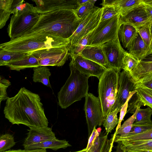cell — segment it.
Here are the masks:
<instances>
[{"label": "cell", "instance_id": "obj_1", "mask_svg": "<svg viewBox=\"0 0 152 152\" xmlns=\"http://www.w3.org/2000/svg\"><path fill=\"white\" fill-rule=\"evenodd\" d=\"M39 95L22 87L14 96L8 97L4 110L5 118L12 124H22L30 128L48 126Z\"/></svg>", "mask_w": 152, "mask_h": 152}, {"label": "cell", "instance_id": "obj_2", "mask_svg": "<svg viewBox=\"0 0 152 152\" xmlns=\"http://www.w3.org/2000/svg\"><path fill=\"white\" fill-rule=\"evenodd\" d=\"M81 21L73 10L50 11L40 14L37 23L26 34H48L68 39L73 34Z\"/></svg>", "mask_w": 152, "mask_h": 152}, {"label": "cell", "instance_id": "obj_3", "mask_svg": "<svg viewBox=\"0 0 152 152\" xmlns=\"http://www.w3.org/2000/svg\"><path fill=\"white\" fill-rule=\"evenodd\" d=\"M69 46V39L48 34L30 33L0 44V46L5 50L20 53H30L41 49Z\"/></svg>", "mask_w": 152, "mask_h": 152}, {"label": "cell", "instance_id": "obj_4", "mask_svg": "<svg viewBox=\"0 0 152 152\" xmlns=\"http://www.w3.org/2000/svg\"><path fill=\"white\" fill-rule=\"evenodd\" d=\"M69 66L70 75L58 94V104L63 109L81 100L88 90L89 77L80 73L71 61Z\"/></svg>", "mask_w": 152, "mask_h": 152}, {"label": "cell", "instance_id": "obj_5", "mask_svg": "<svg viewBox=\"0 0 152 152\" xmlns=\"http://www.w3.org/2000/svg\"><path fill=\"white\" fill-rule=\"evenodd\" d=\"M120 71L108 68L99 79L98 97L104 118L109 113L116 108V102Z\"/></svg>", "mask_w": 152, "mask_h": 152}, {"label": "cell", "instance_id": "obj_6", "mask_svg": "<svg viewBox=\"0 0 152 152\" xmlns=\"http://www.w3.org/2000/svg\"><path fill=\"white\" fill-rule=\"evenodd\" d=\"M40 15L33 4L25 3L22 10L11 17L7 28V32L10 39L27 33L37 23Z\"/></svg>", "mask_w": 152, "mask_h": 152}, {"label": "cell", "instance_id": "obj_7", "mask_svg": "<svg viewBox=\"0 0 152 152\" xmlns=\"http://www.w3.org/2000/svg\"><path fill=\"white\" fill-rule=\"evenodd\" d=\"M119 17L120 15L118 14L110 19L100 22L90 33L88 46H100L119 37Z\"/></svg>", "mask_w": 152, "mask_h": 152}, {"label": "cell", "instance_id": "obj_8", "mask_svg": "<svg viewBox=\"0 0 152 152\" xmlns=\"http://www.w3.org/2000/svg\"><path fill=\"white\" fill-rule=\"evenodd\" d=\"M69 46L38 50L30 53L37 58L40 66H63L70 56Z\"/></svg>", "mask_w": 152, "mask_h": 152}, {"label": "cell", "instance_id": "obj_9", "mask_svg": "<svg viewBox=\"0 0 152 152\" xmlns=\"http://www.w3.org/2000/svg\"><path fill=\"white\" fill-rule=\"evenodd\" d=\"M84 110L88 131V138L94 128L103 124L104 119L99 97L89 93L86 96Z\"/></svg>", "mask_w": 152, "mask_h": 152}, {"label": "cell", "instance_id": "obj_10", "mask_svg": "<svg viewBox=\"0 0 152 152\" xmlns=\"http://www.w3.org/2000/svg\"><path fill=\"white\" fill-rule=\"evenodd\" d=\"M102 8L96 7L87 16L81 19L79 26L69 38V47L76 44L80 39L93 31L100 22Z\"/></svg>", "mask_w": 152, "mask_h": 152}, {"label": "cell", "instance_id": "obj_11", "mask_svg": "<svg viewBox=\"0 0 152 152\" xmlns=\"http://www.w3.org/2000/svg\"><path fill=\"white\" fill-rule=\"evenodd\" d=\"M119 23L120 26L127 24L137 29L142 27L152 26V18L148 15L142 1L140 4L126 14L120 15Z\"/></svg>", "mask_w": 152, "mask_h": 152}, {"label": "cell", "instance_id": "obj_12", "mask_svg": "<svg viewBox=\"0 0 152 152\" xmlns=\"http://www.w3.org/2000/svg\"><path fill=\"white\" fill-rule=\"evenodd\" d=\"M101 46L106 58L108 68L121 70L123 58L126 51L121 46L119 37Z\"/></svg>", "mask_w": 152, "mask_h": 152}, {"label": "cell", "instance_id": "obj_13", "mask_svg": "<svg viewBox=\"0 0 152 152\" xmlns=\"http://www.w3.org/2000/svg\"><path fill=\"white\" fill-rule=\"evenodd\" d=\"M71 61L81 73L89 77L95 76L99 79L107 69L89 60L78 55L71 57Z\"/></svg>", "mask_w": 152, "mask_h": 152}, {"label": "cell", "instance_id": "obj_14", "mask_svg": "<svg viewBox=\"0 0 152 152\" xmlns=\"http://www.w3.org/2000/svg\"><path fill=\"white\" fill-rule=\"evenodd\" d=\"M135 84L129 72L123 70L120 72L116 102V107L120 110L129 96L130 92L135 90Z\"/></svg>", "mask_w": 152, "mask_h": 152}, {"label": "cell", "instance_id": "obj_15", "mask_svg": "<svg viewBox=\"0 0 152 152\" xmlns=\"http://www.w3.org/2000/svg\"><path fill=\"white\" fill-rule=\"evenodd\" d=\"M37 12L41 14L60 10H75L80 5L77 0H34Z\"/></svg>", "mask_w": 152, "mask_h": 152}, {"label": "cell", "instance_id": "obj_16", "mask_svg": "<svg viewBox=\"0 0 152 152\" xmlns=\"http://www.w3.org/2000/svg\"><path fill=\"white\" fill-rule=\"evenodd\" d=\"M129 73L135 84L152 81V58L138 61Z\"/></svg>", "mask_w": 152, "mask_h": 152}, {"label": "cell", "instance_id": "obj_17", "mask_svg": "<svg viewBox=\"0 0 152 152\" xmlns=\"http://www.w3.org/2000/svg\"><path fill=\"white\" fill-rule=\"evenodd\" d=\"M27 137L23 145L24 148L34 144L51 140L56 139L51 128H30Z\"/></svg>", "mask_w": 152, "mask_h": 152}, {"label": "cell", "instance_id": "obj_18", "mask_svg": "<svg viewBox=\"0 0 152 152\" xmlns=\"http://www.w3.org/2000/svg\"><path fill=\"white\" fill-rule=\"evenodd\" d=\"M152 47L146 44L137 32L129 48V53L138 61L142 60L152 53Z\"/></svg>", "mask_w": 152, "mask_h": 152}, {"label": "cell", "instance_id": "obj_19", "mask_svg": "<svg viewBox=\"0 0 152 152\" xmlns=\"http://www.w3.org/2000/svg\"><path fill=\"white\" fill-rule=\"evenodd\" d=\"M79 55L108 68L107 62L101 45L86 46Z\"/></svg>", "mask_w": 152, "mask_h": 152}, {"label": "cell", "instance_id": "obj_20", "mask_svg": "<svg viewBox=\"0 0 152 152\" xmlns=\"http://www.w3.org/2000/svg\"><path fill=\"white\" fill-rule=\"evenodd\" d=\"M142 0H104L101 4L102 6L114 7L120 16L124 15L140 4Z\"/></svg>", "mask_w": 152, "mask_h": 152}, {"label": "cell", "instance_id": "obj_21", "mask_svg": "<svg viewBox=\"0 0 152 152\" xmlns=\"http://www.w3.org/2000/svg\"><path fill=\"white\" fill-rule=\"evenodd\" d=\"M137 33V29L131 26L123 24L120 26L119 38L125 48L129 49Z\"/></svg>", "mask_w": 152, "mask_h": 152}, {"label": "cell", "instance_id": "obj_22", "mask_svg": "<svg viewBox=\"0 0 152 152\" xmlns=\"http://www.w3.org/2000/svg\"><path fill=\"white\" fill-rule=\"evenodd\" d=\"M121 141L126 152H152V140Z\"/></svg>", "mask_w": 152, "mask_h": 152}, {"label": "cell", "instance_id": "obj_23", "mask_svg": "<svg viewBox=\"0 0 152 152\" xmlns=\"http://www.w3.org/2000/svg\"><path fill=\"white\" fill-rule=\"evenodd\" d=\"M70 146L71 145L66 140L56 139L31 145L24 148L26 150L49 148L56 151L60 148H65Z\"/></svg>", "mask_w": 152, "mask_h": 152}, {"label": "cell", "instance_id": "obj_24", "mask_svg": "<svg viewBox=\"0 0 152 152\" xmlns=\"http://www.w3.org/2000/svg\"><path fill=\"white\" fill-rule=\"evenodd\" d=\"M6 66L10 69L17 71L28 68H34L40 66L38 60L30 54L22 59L7 64Z\"/></svg>", "mask_w": 152, "mask_h": 152}, {"label": "cell", "instance_id": "obj_25", "mask_svg": "<svg viewBox=\"0 0 152 152\" xmlns=\"http://www.w3.org/2000/svg\"><path fill=\"white\" fill-rule=\"evenodd\" d=\"M30 54V53H20L9 51L0 46V66L20 60Z\"/></svg>", "mask_w": 152, "mask_h": 152}, {"label": "cell", "instance_id": "obj_26", "mask_svg": "<svg viewBox=\"0 0 152 152\" xmlns=\"http://www.w3.org/2000/svg\"><path fill=\"white\" fill-rule=\"evenodd\" d=\"M33 81L34 82H40L44 85L51 88L49 81L51 73L47 66H40L33 69Z\"/></svg>", "mask_w": 152, "mask_h": 152}, {"label": "cell", "instance_id": "obj_27", "mask_svg": "<svg viewBox=\"0 0 152 152\" xmlns=\"http://www.w3.org/2000/svg\"><path fill=\"white\" fill-rule=\"evenodd\" d=\"M13 0H0V29L5 25L11 14Z\"/></svg>", "mask_w": 152, "mask_h": 152}, {"label": "cell", "instance_id": "obj_28", "mask_svg": "<svg viewBox=\"0 0 152 152\" xmlns=\"http://www.w3.org/2000/svg\"><path fill=\"white\" fill-rule=\"evenodd\" d=\"M120 111L119 109L117 107L113 111L109 113L104 118L103 125L104 127L105 133L108 134L118 124L119 119L117 117V114Z\"/></svg>", "mask_w": 152, "mask_h": 152}, {"label": "cell", "instance_id": "obj_29", "mask_svg": "<svg viewBox=\"0 0 152 152\" xmlns=\"http://www.w3.org/2000/svg\"><path fill=\"white\" fill-rule=\"evenodd\" d=\"M149 140H152V129L141 133L125 137H121L118 135L115 136L114 142L122 141H134Z\"/></svg>", "mask_w": 152, "mask_h": 152}, {"label": "cell", "instance_id": "obj_30", "mask_svg": "<svg viewBox=\"0 0 152 152\" xmlns=\"http://www.w3.org/2000/svg\"><path fill=\"white\" fill-rule=\"evenodd\" d=\"M136 93L144 106L152 109V89L139 87L135 89Z\"/></svg>", "mask_w": 152, "mask_h": 152}, {"label": "cell", "instance_id": "obj_31", "mask_svg": "<svg viewBox=\"0 0 152 152\" xmlns=\"http://www.w3.org/2000/svg\"><path fill=\"white\" fill-rule=\"evenodd\" d=\"M139 108H137L135 113L125 121L117 131L115 132V136L118 135L120 137H123L126 136L129 134L135 121L136 116Z\"/></svg>", "mask_w": 152, "mask_h": 152}, {"label": "cell", "instance_id": "obj_32", "mask_svg": "<svg viewBox=\"0 0 152 152\" xmlns=\"http://www.w3.org/2000/svg\"><path fill=\"white\" fill-rule=\"evenodd\" d=\"M96 0H88V1L79 6L74 10L77 17L81 19L87 16L96 6H94Z\"/></svg>", "mask_w": 152, "mask_h": 152}, {"label": "cell", "instance_id": "obj_33", "mask_svg": "<svg viewBox=\"0 0 152 152\" xmlns=\"http://www.w3.org/2000/svg\"><path fill=\"white\" fill-rule=\"evenodd\" d=\"M152 114V109L149 107L143 109L139 108L134 123L144 124L152 122L151 118Z\"/></svg>", "mask_w": 152, "mask_h": 152}, {"label": "cell", "instance_id": "obj_34", "mask_svg": "<svg viewBox=\"0 0 152 152\" xmlns=\"http://www.w3.org/2000/svg\"><path fill=\"white\" fill-rule=\"evenodd\" d=\"M16 142L13 136L10 134L0 135V152H4L14 146Z\"/></svg>", "mask_w": 152, "mask_h": 152}, {"label": "cell", "instance_id": "obj_35", "mask_svg": "<svg viewBox=\"0 0 152 152\" xmlns=\"http://www.w3.org/2000/svg\"><path fill=\"white\" fill-rule=\"evenodd\" d=\"M138 61L126 51L122 60V69L130 72L137 65Z\"/></svg>", "mask_w": 152, "mask_h": 152}, {"label": "cell", "instance_id": "obj_36", "mask_svg": "<svg viewBox=\"0 0 152 152\" xmlns=\"http://www.w3.org/2000/svg\"><path fill=\"white\" fill-rule=\"evenodd\" d=\"M137 30L145 43L149 46L152 47V26L141 27Z\"/></svg>", "mask_w": 152, "mask_h": 152}, {"label": "cell", "instance_id": "obj_37", "mask_svg": "<svg viewBox=\"0 0 152 152\" xmlns=\"http://www.w3.org/2000/svg\"><path fill=\"white\" fill-rule=\"evenodd\" d=\"M136 92L132 96L129 101L127 108L128 110H127L126 113H130L134 114L137 108H140L141 106H144Z\"/></svg>", "mask_w": 152, "mask_h": 152}, {"label": "cell", "instance_id": "obj_38", "mask_svg": "<svg viewBox=\"0 0 152 152\" xmlns=\"http://www.w3.org/2000/svg\"><path fill=\"white\" fill-rule=\"evenodd\" d=\"M151 129H152V122L144 124L134 123L130 132L126 136L141 133Z\"/></svg>", "mask_w": 152, "mask_h": 152}, {"label": "cell", "instance_id": "obj_39", "mask_svg": "<svg viewBox=\"0 0 152 152\" xmlns=\"http://www.w3.org/2000/svg\"><path fill=\"white\" fill-rule=\"evenodd\" d=\"M11 84L9 80L0 77V109L1 102L7 100L8 97L7 90Z\"/></svg>", "mask_w": 152, "mask_h": 152}, {"label": "cell", "instance_id": "obj_40", "mask_svg": "<svg viewBox=\"0 0 152 152\" xmlns=\"http://www.w3.org/2000/svg\"><path fill=\"white\" fill-rule=\"evenodd\" d=\"M102 10L100 22L110 19L118 14L113 6H102Z\"/></svg>", "mask_w": 152, "mask_h": 152}, {"label": "cell", "instance_id": "obj_41", "mask_svg": "<svg viewBox=\"0 0 152 152\" xmlns=\"http://www.w3.org/2000/svg\"><path fill=\"white\" fill-rule=\"evenodd\" d=\"M136 92V90L130 92L129 95L124 104L121 106L120 110V114L119 119V122L116 129L115 132H116L121 126V123L124 117L126 114L127 110L128 103L132 96Z\"/></svg>", "mask_w": 152, "mask_h": 152}, {"label": "cell", "instance_id": "obj_42", "mask_svg": "<svg viewBox=\"0 0 152 152\" xmlns=\"http://www.w3.org/2000/svg\"><path fill=\"white\" fill-rule=\"evenodd\" d=\"M100 142L98 146L93 150H89V152H102L105 144L107 139H108V134L103 132L100 133L99 134Z\"/></svg>", "mask_w": 152, "mask_h": 152}, {"label": "cell", "instance_id": "obj_43", "mask_svg": "<svg viewBox=\"0 0 152 152\" xmlns=\"http://www.w3.org/2000/svg\"><path fill=\"white\" fill-rule=\"evenodd\" d=\"M24 2L23 0H13L11 6V14L15 15L21 10L24 5Z\"/></svg>", "mask_w": 152, "mask_h": 152}, {"label": "cell", "instance_id": "obj_44", "mask_svg": "<svg viewBox=\"0 0 152 152\" xmlns=\"http://www.w3.org/2000/svg\"><path fill=\"white\" fill-rule=\"evenodd\" d=\"M99 135L96 130V129L94 128L92 133L88 137L87 145L86 148V152H88L89 151L93 145L96 137L99 136Z\"/></svg>", "mask_w": 152, "mask_h": 152}, {"label": "cell", "instance_id": "obj_45", "mask_svg": "<svg viewBox=\"0 0 152 152\" xmlns=\"http://www.w3.org/2000/svg\"><path fill=\"white\" fill-rule=\"evenodd\" d=\"M115 134L114 133L112 137L110 140L107 139L102 152H111L114 142Z\"/></svg>", "mask_w": 152, "mask_h": 152}, {"label": "cell", "instance_id": "obj_46", "mask_svg": "<svg viewBox=\"0 0 152 152\" xmlns=\"http://www.w3.org/2000/svg\"><path fill=\"white\" fill-rule=\"evenodd\" d=\"M4 152H47L45 149H36L34 150H13L7 151Z\"/></svg>", "mask_w": 152, "mask_h": 152}, {"label": "cell", "instance_id": "obj_47", "mask_svg": "<svg viewBox=\"0 0 152 152\" xmlns=\"http://www.w3.org/2000/svg\"><path fill=\"white\" fill-rule=\"evenodd\" d=\"M139 87L148 88L152 89V81L149 82L138 83L135 84L136 88Z\"/></svg>", "mask_w": 152, "mask_h": 152}, {"label": "cell", "instance_id": "obj_48", "mask_svg": "<svg viewBox=\"0 0 152 152\" xmlns=\"http://www.w3.org/2000/svg\"><path fill=\"white\" fill-rule=\"evenodd\" d=\"M118 145L116 146V150L115 152H126L125 149L122 145L121 141L117 142Z\"/></svg>", "mask_w": 152, "mask_h": 152}, {"label": "cell", "instance_id": "obj_49", "mask_svg": "<svg viewBox=\"0 0 152 152\" xmlns=\"http://www.w3.org/2000/svg\"><path fill=\"white\" fill-rule=\"evenodd\" d=\"M142 3L146 5L152 6V0H142Z\"/></svg>", "mask_w": 152, "mask_h": 152}, {"label": "cell", "instance_id": "obj_50", "mask_svg": "<svg viewBox=\"0 0 152 152\" xmlns=\"http://www.w3.org/2000/svg\"><path fill=\"white\" fill-rule=\"evenodd\" d=\"M88 0H77L78 3L80 5H81L85 4L87 1Z\"/></svg>", "mask_w": 152, "mask_h": 152}, {"label": "cell", "instance_id": "obj_51", "mask_svg": "<svg viewBox=\"0 0 152 152\" xmlns=\"http://www.w3.org/2000/svg\"><path fill=\"white\" fill-rule=\"evenodd\" d=\"M73 152H86V148H85L80 151Z\"/></svg>", "mask_w": 152, "mask_h": 152}, {"label": "cell", "instance_id": "obj_52", "mask_svg": "<svg viewBox=\"0 0 152 152\" xmlns=\"http://www.w3.org/2000/svg\"><path fill=\"white\" fill-rule=\"evenodd\" d=\"M96 130H97L98 133V134L99 135L100 134V133H101V128H98L97 129H96Z\"/></svg>", "mask_w": 152, "mask_h": 152}, {"label": "cell", "instance_id": "obj_53", "mask_svg": "<svg viewBox=\"0 0 152 152\" xmlns=\"http://www.w3.org/2000/svg\"><path fill=\"white\" fill-rule=\"evenodd\" d=\"M88 152H89V151H88Z\"/></svg>", "mask_w": 152, "mask_h": 152}]
</instances>
